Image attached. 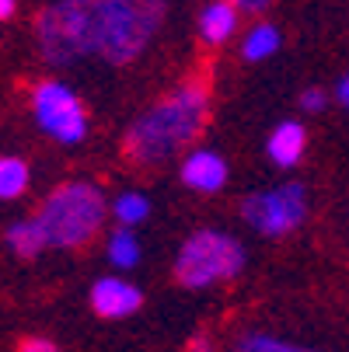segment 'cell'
Wrapping results in <instances>:
<instances>
[{
  "instance_id": "obj_1",
  "label": "cell",
  "mask_w": 349,
  "mask_h": 352,
  "mask_svg": "<svg viewBox=\"0 0 349 352\" xmlns=\"http://www.w3.org/2000/svg\"><path fill=\"white\" fill-rule=\"evenodd\" d=\"M165 11L168 0H56L35 18V45L53 67L84 56L123 67L154 42Z\"/></svg>"
},
{
  "instance_id": "obj_2",
  "label": "cell",
  "mask_w": 349,
  "mask_h": 352,
  "mask_svg": "<svg viewBox=\"0 0 349 352\" xmlns=\"http://www.w3.org/2000/svg\"><path fill=\"white\" fill-rule=\"evenodd\" d=\"M210 122V80L189 77L151 109H143L123 136V154L136 168H158L199 140Z\"/></svg>"
},
{
  "instance_id": "obj_3",
  "label": "cell",
  "mask_w": 349,
  "mask_h": 352,
  "mask_svg": "<svg viewBox=\"0 0 349 352\" xmlns=\"http://www.w3.org/2000/svg\"><path fill=\"white\" fill-rule=\"evenodd\" d=\"M35 220L49 248H84L105 223V192L94 182H63L42 199Z\"/></svg>"
},
{
  "instance_id": "obj_4",
  "label": "cell",
  "mask_w": 349,
  "mask_h": 352,
  "mask_svg": "<svg viewBox=\"0 0 349 352\" xmlns=\"http://www.w3.org/2000/svg\"><path fill=\"white\" fill-rule=\"evenodd\" d=\"M244 244L227 230H195L182 241L175 255V279L185 289H207L213 283H231L244 269Z\"/></svg>"
},
{
  "instance_id": "obj_5",
  "label": "cell",
  "mask_w": 349,
  "mask_h": 352,
  "mask_svg": "<svg viewBox=\"0 0 349 352\" xmlns=\"http://www.w3.org/2000/svg\"><path fill=\"white\" fill-rule=\"evenodd\" d=\"M32 116L45 136H53L56 143H67V146L84 143L91 129L87 109L77 98V91L56 77H45L32 87Z\"/></svg>"
},
{
  "instance_id": "obj_6",
  "label": "cell",
  "mask_w": 349,
  "mask_h": 352,
  "mask_svg": "<svg viewBox=\"0 0 349 352\" xmlns=\"http://www.w3.org/2000/svg\"><path fill=\"white\" fill-rule=\"evenodd\" d=\"M241 220L262 237H286L308 220V188L301 182H283L244 199Z\"/></svg>"
},
{
  "instance_id": "obj_7",
  "label": "cell",
  "mask_w": 349,
  "mask_h": 352,
  "mask_svg": "<svg viewBox=\"0 0 349 352\" xmlns=\"http://www.w3.org/2000/svg\"><path fill=\"white\" fill-rule=\"evenodd\" d=\"M140 304H143L140 286H133L123 276H102V279H94V286H91V311L98 318H105V321L129 318V314L140 311Z\"/></svg>"
},
{
  "instance_id": "obj_8",
  "label": "cell",
  "mask_w": 349,
  "mask_h": 352,
  "mask_svg": "<svg viewBox=\"0 0 349 352\" xmlns=\"http://www.w3.org/2000/svg\"><path fill=\"white\" fill-rule=\"evenodd\" d=\"M182 182L192 188V192H220L227 185V161L217 154V150H189L182 157V168H178Z\"/></svg>"
},
{
  "instance_id": "obj_9",
  "label": "cell",
  "mask_w": 349,
  "mask_h": 352,
  "mask_svg": "<svg viewBox=\"0 0 349 352\" xmlns=\"http://www.w3.org/2000/svg\"><path fill=\"white\" fill-rule=\"evenodd\" d=\"M304 150H308V133H304L301 122H293V119L279 122L269 133V140H266V154H269V161L276 168H297L301 157H304Z\"/></svg>"
},
{
  "instance_id": "obj_10",
  "label": "cell",
  "mask_w": 349,
  "mask_h": 352,
  "mask_svg": "<svg viewBox=\"0 0 349 352\" xmlns=\"http://www.w3.org/2000/svg\"><path fill=\"white\" fill-rule=\"evenodd\" d=\"M237 32V4L231 0H210L199 11V38L207 45H224Z\"/></svg>"
},
{
  "instance_id": "obj_11",
  "label": "cell",
  "mask_w": 349,
  "mask_h": 352,
  "mask_svg": "<svg viewBox=\"0 0 349 352\" xmlns=\"http://www.w3.org/2000/svg\"><path fill=\"white\" fill-rule=\"evenodd\" d=\"M4 237H8V248H11L14 258H39L42 251L49 248V241H45V234H42V227H39L35 217L14 220Z\"/></svg>"
},
{
  "instance_id": "obj_12",
  "label": "cell",
  "mask_w": 349,
  "mask_h": 352,
  "mask_svg": "<svg viewBox=\"0 0 349 352\" xmlns=\"http://www.w3.org/2000/svg\"><path fill=\"white\" fill-rule=\"evenodd\" d=\"M279 42H283L279 28H276L273 21H259V25L248 28L244 38H241V60H248V63H262V60H269L276 49H279Z\"/></svg>"
},
{
  "instance_id": "obj_13",
  "label": "cell",
  "mask_w": 349,
  "mask_h": 352,
  "mask_svg": "<svg viewBox=\"0 0 349 352\" xmlns=\"http://www.w3.org/2000/svg\"><path fill=\"white\" fill-rule=\"evenodd\" d=\"M140 255H143V251H140V241H136L133 230L119 227V230L109 234V241H105V258L112 262V269L129 272V269L140 265Z\"/></svg>"
},
{
  "instance_id": "obj_14",
  "label": "cell",
  "mask_w": 349,
  "mask_h": 352,
  "mask_svg": "<svg viewBox=\"0 0 349 352\" xmlns=\"http://www.w3.org/2000/svg\"><path fill=\"white\" fill-rule=\"evenodd\" d=\"M112 217L119 220V227H126V230H133V227H140L147 217H151V199H147L143 192H119L116 199H112Z\"/></svg>"
},
{
  "instance_id": "obj_15",
  "label": "cell",
  "mask_w": 349,
  "mask_h": 352,
  "mask_svg": "<svg viewBox=\"0 0 349 352\" xmlns=\"http://www.w3.org/2000/svg\"><path fill=\"white\" fill-rule=\"evenodd\" d=\"M231 352H318V349L297 345V342H286V338H276V335H266V331H244V335L234 338Z\"/></svg>"
},
{
  "instance_id": "obj_16",
  "label": "cell",
  "mask_w": 349,
  "mask_h": 352,
  "mask_svg": "<svg viewBox=\"0 0 349 352\" xmlns=\"http://www.w3.org/2000/svg\"><path fill=\"white\" fill-rule=\"evenodd\" d=\"M28 188V164L21 157H4L0 161V199H18Z\"/></svg>"
},
{
  "instance_id": "obj_17",
  "label": "cell",
  "mask_w": 349,
  "mask_h": 352,
  "mask_svg": "<svg viewBox=\"0 0 349 352\" xmlns=\"http://www.w3.org/2000/svg\"><path fill=\"white\" fill-rule=\"evenodd\" d=\"M325 105H328V94H325L321 87H308V91H301V109H304L308 116H318Z\"/></svg>"
},
{
  "instance_id": "obj_18",
  "label": "cell",
  "mask_w": 349,
  "mask_h": 352,
  "mask_svg": "<svg viewBox=\"0 0 349 352\" xmlns=\"http://www.w3.org/2000/svg\"><path fill=\"white\" fill-rule=\"evenodd\" d=\"M18 352H60L56 342H49V338H39V335H28L18 342Z\"/></svg>"
},
{
  "instance_id": "obj_19",
  "label": "cell",
  "mask_w": 349,
  "mask_h": 352,
  "mask_svg": "<svg viewBox=\"0 0 349 352\" xmlns=\"http://www.w3.org/2000/svg\"><path fill=\"white\" fill-rule=\"evenodd\" d=\"M185 352H217V345H213V338H210L207 331H195V335L185 342Z\"/></svg>"
},
{
  "instance_id": "obj_20",
  "label": "cell",
  "mask_w": 349,
  "mask_h": 352,
  "mask_svg": "<svg viewBox=\"0 0 349 352\" xmlns=\"http://www.w3.org/2000/svg\"><path fill=\"white\" fill-rule=\"evenodd\" d=\"M335 102H339L342 109H349V74H342L339 84H335Z\"/></svg>"
},
{
  "instance_id": "obj_21",
  "label": "cell",
  "mask_w": 349,
  "mask_h": 352,
  "mask_svg": "<svg viewBox=\"0 0 349 352\" xmlns=\"http://www.w3.org/2000/svg\"><path fill=\"white\" fill-rule=\"evenodd\" d=\"M231 4H237V11H262L269 8V0H231Z\"/></svg>"
},
{
  "instance_id": "obj_22",
  "label": "cell",
  "mask_w": 349,
  "mask_h": 352,
  "mask_svg": "<svg viewBox=\"0 0 349 352\" xmlns=\"http://www.w3.org/2000/svg\"><path fill=\"white\" fill-rule=\"evenodd\" d=\"M14 11H18V0H0V18H4V21H11Z\"/></svg>"
}]
</instances>
